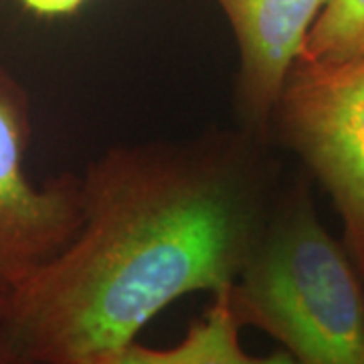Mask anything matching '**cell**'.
Wrapping results in <instances>:
<instances>
[{"instance_id":"obj_5","label":"cell","mask_w":364,"mask_h":364,"mask_svg":"<svg viewBox=\"0 0 364 364\" xmlns=\"http://www.w3.org/2000/svg\"><path fill=\"white\" fill-rule=\"evenodd\" d=\"M239 47L235 105L243 130L265 140L291 67L328 0H215Z\"/></svg>"},{"instance_id":"obj_6","label":"cell","mask_w":364,"mask_h":364,"mask_svg":"<svg viewBox=\"0 0 364 364\" xmlns=\"http://www.w3.org/2000/svg\"><path fill=\"white\" fill-rule=\"evenodd\" d=\"M227 289L213 294L200 318L191 322L186 334L166 348H150L138 340L128 348L97 364H298L286 350L251 354L241 342Z\"/></svg>"},{"instance_id":"obj_7","label":"cell","mask_w":364,"mask_h":364,"mask_svg":"<svg viewBox=\"0 0 364 364\" xmlns=\"http://www.w3.org/2000/svg\"><path fill=\"white\" fill-rule=\"evenodd\" d=\"M364 55V0H328L298 63H340Z\"/></svg>"},{"instance_id":"obj_3","label":"cell","mask_w":364,"mask_h":364,"mask_svg":"<svg viewBox=\"0 0 364 364\" xmlns=\"http://www.w3.org/2000/svg\"><path fill=\"white\" fill-rule=\"evenodd\" d=\"M272 128L330 196L342 243L364 279V55L296 63Z\"/></svg>"},{"instance_id":"obj_8","label":"cell","mask_w":364,"mask_h":364,"mask_svg":"<svg viewBox=\"0 0 364 364\" xmlns=\"http://www.w3.org/2000/svg\"><path fill=\"white\" fill-rule=\"evenodd\" d=\"M26 9L39 14H69L75 13L85 0H23Z\"/></svg>"},{"instance_id":"obj_10","label":"cell","mask_w":364,"mask_h":364,"mask_svg":"<svg viewBox=\"0 0 364 364\" xmlns=\"http://www.w3.org/2000/svg\"><path fill=\"white\" fill-rule=\"evenodd\" d=\"M2 306H4V296L0 294V312H2Z\"/></svg>"},{"instance_id":"obj_1","label":"cell","mask_w":364,"mask_h":364,"mask_svg":"<svg viewBox=\"0 0 364 364\" xmlns=\"http://www.w3.org/2000/svg\"><path fill=\"white\" fill-rule=\"evenodd\" d=\"M73 241L4 296L0 322L41 364H97L196 291L229 289L277 198L245 130L124 144L81 174Z\"/></svg>"},{"instance_id":"obj_9","label":"cell","mask_w":364,"mask_h":364,"mask_svg":"<svg viewBox=\"0 0 364 364\" xmlns=\"http://www.w3.org/2000/svg\"><path fill=\"white\" fill-rule=\"evenodd\" d=\"M0 364H41L21 350L0 322Z\"/></svg>"},{"instance_id":"obj_4","label":"cell","mask_w":364,"mask_h":364,"mask_svg":"<svg viewBox=\"0 0 364 364\" xmlns=\"http://www.w3.org/2000/svg\"><path fill=\"white\" fill-rule=\"evenodd\" d=\"M28 100L0 67V294L6 296L73 241L83 223L81 176L37 184L26 172Z\"/></svg>"},{"instance_id":"obj_2","label":"cell","mask_w":364,"mask_h":364,"mask_svg":"<svg viewBox=\"0 0 364 364\" xmlns=\"http://www.w3.org/2000/svg\"><path fill=\"white\" fill-rule=\"evenodd\" d=\"M227 298L237 324L272 336L298 364H364V279L304 182L277 193Z\"/></svg>"}]
</instances>
